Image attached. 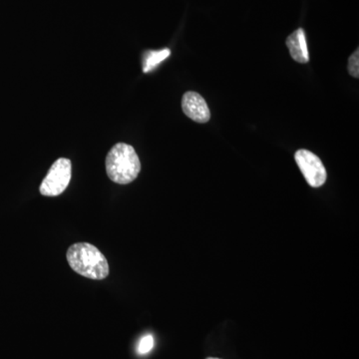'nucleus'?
I'll use <instances>...</instances> for the list:
<instances>
[{
	"instance_id": "7ed1b4c3",
	"label": "nucleus",
	"mask_w": 359,
	"mask_h": 359,
	"mask_svg": "<svg viewBox=\"0 0 359 359\" xmlns=\"http://www.w3.org/2000/svg\"><path fill=\"white\" fill-rule=\"evenodd\" d=\"M71 176H72L71 161L66 158L56 160L40 185V194L46 197H56L61 195L69 185Z\"/></svg>"
},
{
	"instance_id": "423d86ee",
	"label": "nucleus",
	"mask_w": 359,
	"mask_h": 359,
	"mask_svg": "<svg viewBox=\"0 0 359 359\" xmlns=\"http://www.w3.org/2000/svg\"><path fill=\"white\" fill-rule=\"evenodd\" d=\"M287 48L290 56L299 63H308L309 61L308 44H306V32L302 28L295 30L287 39Z\"/></svg>"
},
{
	"instance_id": "39448f33",
	"label": "nucleus",
	"mask_w": 359,
	"mask_h": 359,
	"mask_svg": "<svg viewBox=\"0 0 359 359\" xmlns=\"http://www.w3.org/2000/svg\"><path fill=\"white\" fill-rule=\"evenodd\" d=\"M182 109L193 121L207 123L211 118L208 104L204 98L196 92L189 91L184 94L182 99Z\"/></svg>"
},
{
	"instance_id": "9d476101",
	"label": "nucleus",
	"mask_w": 359,
	"mask_h": 359,
	"mask_svg": "<svg viewBox=\"0 0 359 359\" xmlns=\"http://www.w3.org/2000/svg\"><path fill=\"white\" fill-rule=\"evenodd\" d=\"M207 359H221V358H207Z\"/></svg>"
},
{
	"instance_id": "1a4fd4ad",
	"label": "nucleus",
	"mask_w": 359,
	"mask_h": 359,
	"mask_svg": "<svg viewBox=\"0 0 359 359\" xmlns=\"http://www.w3.org/2000/svg\"><path fill=\"white\" fill-rule=\"evenodd\" d=\"M349 74L354 78L359 77V50L356 49L355 52L348 59V66H347Z\"/></svg>"
},
{
	"instance_id": "0eeeda50",
	"label": "nucleus",
	"mask_w": 359,
	"mask_h": 359,
	"mask_svg": "<svg viewBox=\"0 0 359 359\" xmlns=\"http://www.w3.org/2000/svg\"><path fill=\"white\" fill-rule=\"evenodd\" d=\"M170 54H171V50L168 48L146 52L143 58V72L148 73L155 69L161 62L169 57Z\"/></svg>"
},
{
	"instance_id": "f03ea898",
	"label": "nucleus",
	"mask_w": 359,
	"mask_h": 359,
	"mask_svg": "<svg viewBox=\"0 0 359 359\" xmlns=\"http://www.w3.org/2000/svg\"><path fill=\"white\" fill-rule=\"evenodd\" d=\"M106 172L111 181L127 185L136 180L141 171V162L131 145L116 144L108 153L105 161Z\"/></svg>"
},
{
	"instance_id": "20e7f679",
	"label": "nucleus",
	"mask_w": 359,
	"mask_h": 359,
	"mask_svg": "<svg viewBox=\"0 0 359 359\" xmlns=\"http://www.w3.org/2000/svg\"><path fill=\"white\" fill-rule=\"evenodd\" d=\"M295 162L309 186L320 188L327 182V173L320 158L309 150L297 151Z\"/></svg>"
},
{
	"instance_id": "6e6552de",
	"label": "nucleus",
	"mask_w": 359,
	"mask_h": 359,
	"mask_svg": "<svg viewBox=\"0 0 359 359\" xmlns=\"http://www.w3.org/2000/svg\"><path fill=\"white\" fill-rule=\"evenodd\" d=\"M153 347H154V337H153V335L147 334L142 337L140 341H139L137 351H138L139 354H147L152 351Z\"/></svg>"
},
{
	"instance_id": "f257e3e1",
	"label": "nucleus",
	"mask_w": 359,
	"mask_h": 359,
	"mask_svg": "<svg viewBox=\"0 0 359 359\" xmlns=\"http://www.w3.org/2000/svg\"><path fill=\"white\" fill-rule=\"evenodd\" d=\"M66 257L71 269L84 278L101 280L109 275V264L105 256L88 243L71 245Z\"/></svg>"
}]
</instances>
